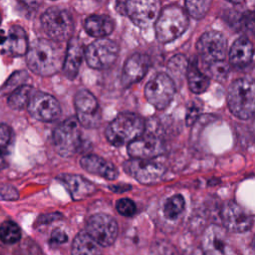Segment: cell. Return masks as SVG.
Masks as SVG:
<instances>
[{
  "label": "cell",
  "mask_w": 255,
  "mask_h": 255,
  "mask_svg": "<svg viewBox=\"0 0 255 255\" xmlns=\"http://www.w3.org/2000/svg\"><path fill=\"white\" fill-rule=\"evenodd\" d=\"M144 128V121L139 116L132 113H122L107 127L106 137L113 145L121 146L142 135Z\"/></svg>",
  "instance_id": "cell-3"
},
{
  "label": "cell",
  "mask_w": 255,
  "mask_h": 255,
  "mask_svg": "<svg viewBox=\"0 0 255 255\" xmlns=\"http://www.w3.org/2000/svg\"><path fill=\"white\" fill-rule=\"evenodd\" d=\"M59 179L74 200H82L96 192L95 184L79 174H61Z\"/></svg>",
  "instance_id": "cell-19"
},
{
  "label": "cell",
  "mask_w": 255,
  "mask_h": 255,
  "mask_svg": "<svg viewBox=\"0 0 255 255\" xmlns=\"http://www.w3.org/2000/svg\"><path fill=\"white\" fill-rule=\"evenodd\" d=\"M125 171L142 184H153L162 179L165 166L153 159L130 158L123 164Z\"/></svg>",
  "instance_id": "cell-13"
},
{
  "label": "cell",
  "mask_w": 255,
  "mask_h": 255,
  "mask_svg": "<svg viewBox=\"0 0 255 255\" xmlns=\"http://www.w3.org/2000/svg\"><path fill=\"white\" fill-rule=\"evenodd\" d=\"M32 96V87L22 85L8 96L7 104L13 110H22L28 106Z\"/></svg>",
  "instance_id": "cell-28"
},
{
  "label": "cell",
  "mask_w": 255,
  "mask_h": 255,
  "mask_svg": "<svg viewBox=\"0 0 255 255\" xmlns=\"http://www.w3.org/2000/svg\"><path fill=\"white\" fill-rule=\"evenodd\" d=\"M84 28L90 36L101 39L114 31L115 23L108 15H91L85 20Z\"/></svg>",
  "instance_id": "cell-24"
},
{
  "label": "cell",
  "mask_w": 255,
  "mask_h": 255,
  "mask_svg": "<svg viewBox=\"0 0 255 255\" xmlns=\"http://www.w3.org/2000/svg\"><path fill=\"white\" fill-rule=\"evenodd\" d=\"M116 209L117 211L127 217H130L135 214L136 206L134 202L129 198H121L116 202Z\"/></svg>",
  "instance_id": "cell-35"
},
{
  "label": "cell",
  "mask_w": 255,
  "mask_h": 255,
  "mask_svg": "<svg viewBox=\"0 0 255 255\" xmlns=\"http://www.w3.org/2000/svg\"><path fill=\"white\" fill-rule=\"evenodd\" d=\"M41 26L48 39L60 43L71 38L74 21L66 9L52 7L42 14Z\"/></svg>",
  "instance_id": "cell-5"
},
{
  "label": "cell",
  "mask_w": 255,
  "mask_h": 255,
  "mask_svg": "<svg viewBox=\"0 0 255 255\" xmlns=\"http://www.w3.org/2000/svg\"><path fill=\"white\" fill-rule=\"evenodd\" d=\"M175 94V83L164 73L154 75L144 87L146 101L157 110H164L172 102Z\"/></svg>",
  "instance_id": "cell-8"
},
{
  "label": "cell",
  "mask_w": 255,
  "mask_h": 255,
  "mask_svg": "<svg viewBox=\"0 0 255 255\" xmlns=\"http://www.w3.org/2000/svg\"><path fill=\"white\" fill-rule=\"evenodd\" d=\"M206 67L209 75L217 81L224 80L229 73V64L226 61L216 62Z\"/></svg>",
  "instance_id": "cell-34"
},
{
  "label": "cell",
  "mask_w": 255,
  "mask_h": 255,
  "mask_svg": "<svg viewBox=\"0 0 255 255\" xmlns=\"http://www.w3.org/2000/svg\"><path fill=\"white\" fill-rule=\"evenodd\" d=\"M56 151L64 157L74 155L80 150L82 136L80 124L75 118H69L56 127L53 132Z\"/></svg>",
  "instance_id": "cell-6"
},
{
  "label": "cell",
  "mask_w": 255,
  "mask_h": 255,
  "mask_svg": "<svg viewBox=\"0 0 255 255\" xmlns=\"http://www.w3.org/2000/svg\"><path fill=\"white\" fill-rule=\"evenodd\" d=\"M203 255H229V248L226 236L221 227L217 225L209 226L202 240Z\"/></svg>",
  "instance_id": "cell-18"
},
{
  "label": "cell",
  "mask_w": 255,
  "mask_h": 255,
  "mask_svg": "<svg viewBox=\"0 0 255 255\" xmlns=\"http://www.w3.org/2000/svg\"><path fill=\"white\" fill-rule=\"evenodd\" d=\"M120 9L126 13L130 21L139 28H148L153 25L160 12L159 0H122Z\"/></svg>",
  "instance_id": "cell-7"
},
{
  "label": "cell",
  "mask_w": 255,
  "mask_h": 255,
  "mask_svg": "<svg viewBox=\"0 0 255 255\" xmlns=\"http://www.w3.org/2000/svg\"><path fill=\"white\" fill-rule=\"evenodd\" d=\"M21 238L20 227L12 220H6L0 225V240L6 244H14Z\"/></svg>",
  "instance_id": "cell-31"
},
{
  "label": "cell",
  "mask_w": 255,
  "mask_h": 255,
  "mask_svg": "<svg viewBox=\"0 0 255 255\" xmlns=\"http://www.w3.org/2000/svg\"><path fill=\"white\" fill-rule=\"evenodd\" d=\"M64 57L65 52L58 42L40 38L29 47L26 53V62L33 73L48 77L62 69Z\"/></svg>",
  "instance_id": "cell-1"
},
{
  "label": "cell",
  "mask_w": 255,
  "mask_h": 255,
  "mask_svg": "<svg viewBox=\"0 0 255 255\" xmlns=\"http://www.w3.org/2000/svg\"><path fill=\"white\" fill-rule=\"evenodd\" d=\"M1 20H2V17H1V13H0V24H1Z\"/></svg>",
  "instance_id": "cell-44"
},
{
  "label": "cell",
  "mask_w": 255,
  "mask_h": 255,
  "mask_svg": "<svg viewBox=\"0 0 255 255\" xmlns=\"http://www.w3.org/2000/svg\"><path fill=\"white\" fill-rule=\"evenodd\" d=\"M187 13L194 19H202L211 6V0H184Z\"/></svg>",
  "instance_id": "cell-32"
},
{
  "label": "cell",
  "mask_w": 255,
  "mask_h": 255,
  "mask_svg": "<svg viewBox=\"0 0 255 255\" xmlns=\"http://www.w3.org/2000/svg\"><path fill=\"white\" fill-rule=\"evenodd\" d=\"M84 58L85 51L83 49L82 43L77 38H71L65 52L62 67L63 73L68 79L74 80L77 77Z\"/></svg>",
  "instance_id": "cell-20"
},
{
  "label": "cell",
  "mask_w": 255,
  "mask_h": 255,
  "mask_svg": "<svg viewBox=\"0 0 255 255\" xmlns=\"http://www.w3.org/2000/svg\"><path fill=\"white\" fill-rule=\"evenodd\" d=\"M4 52L11 56H23L29 49L28 37L25 30L20 26H13L9 29L5 41L2 44Z\"/></svg>",
  "instance_id": "cell-22"
},
{
  "label": "cell",
  "mask_w": 255,
  "mask_h": 255,
  "mask_svg": "<svg viewBox=\"0 0 255 255\" xmlns=\"http://www.w3.org/2000/svg\"><path fill=\"white\" fill-rule=\"evenodd\" d=\"M188 26L186 12L177 5H168L160 10L154 23L158 42L168 43L181 36Z\"/></svg>",
  "instance_id": "cell-4"
},
{
  "label": "cell",
  "mask_w": 255,
  "mask_h": 255,
  "mask_svg": "<svg viewBox=\"0 0 255 255\" xmlns=\"http://www.w3.org/2000/svg\"><path fill=\"white\" fill-rule=\"evenodd\" d=\"M186 79L190 91L194 94L204 93L210 84L209 77L199 70L196 62H192L188 65Z\"/></svg>",
  "instance_id": "cell-26"
},
{
  "label": "cell",
  "mask_w": 255,
  "mask_h": 255,
  "mask_svg": "<svg viewBox=\"0 0 255 255\" xmlns=\"http://www.w3.org/2000/svg\"><path fill=\"white\" fill-rule=\"evenodd\" d=\"M199 113H200V108L195 103L189 106L186 112V125L188 126L192 125L198 119Z\"/></svg>",
  "instance_id": "cell-38"
},
{
  "label": "cell",
  "mask_w": 255,
  "mask_h": 255,
  "mask_svg": "<svg viewBox=\"0 0 255 255\" xmlns=\"http://www.w3.org/2000/svg\"><path fill=\"white\" fill-rule=\"evenodd\" d=\"M119 47L113 40L101 38L91 43L85 50L87 64L93 69H107L117 60Z\"/></svg>",
  "instance_id": "cell-11"
},
{
  "label": "cell",
  "mask_w": 255,
  "mask_h": 255,
  "mask_svg": "<svg viewBox=\"0 0 255 255\" xmlns=\"http://www.w3.org/2000/svg\"><path fill=\"white\" fill-rule=\"evenodd\" d=\"M196 50L206 66L216 62L225 61L227 55L226 38L218 31L205 32L198 39Z\"/></svg>",
  "instance_id": "cell-9"
},
{
  "label": "cell",
  "mask_w": 255,
  "mask_h": 255,
  "mask_svg": "<svg viewBox=\"0 0 255 255\" xmlns=\"http://www.w3.org/2000/svg\"><path fill=\"white\" fill-rule=\"evenodd\" d=\"M188 62L183 55H175L173 56L167 64V70L169 73V77L172 81H181L184 76H186Z\"/></svg>",
  "instance_id": "cell-30"
},
{
  "label": "cell",
  "mask_w": 255,
  "mask_h": 255,
  "mask_svg": "<svg viewBox=\"0 0 255 255\" xmlns=\"http://www.w3.org/2000/svg\"><path fill=\"white\" fill-rule=\"evenodd\" d=\"M254 55V47L246 37L234 41L229 51V62L235 67L243 68L250 64Z\"/></svg>",
  "instance_id": "cell-23"
},
{
  "label": "cell",
  "mask_w": 255,
  "mask_h": 255,
  "mask_svg": "<svg viewBox=\"0 0 255 255\" xmlns=\"http://www.w3.org/2000/svg\"><path fill=\"white\" fill-rule=\"evenodd\" d=\"M24 5L30 7V8H36L39 5H41L42 0H20Z\"/></svg>",
  "instance_id": "cell-41"
},
{
  "label": "cell",
  "mask_w": 255,
  "mask_h": 255,
  "mask_svg": "<svg viewBox=\"0 0 255 255\" xmlns=\"http://www.w3.org/2000/svg\"><path fill=\"white\" fill-rule=\"evenodd\" d=\"M240 24L243 30L255 37V12L254 11H246L240 19Z\"/></svg>",
  "instance_id": "cell-36"
},
{
  "label": "cell",
  "mask_w": 255,
  "mask_h": 255,
  "mask_svg": "<svg viewBox=\"0 0 255 255\" xmlns=\"http://www.w3.org/2000/svg\"><path fill=\"white\" fill-rule=\"evenodd\" d=\"M221 220L225 229L236 233L249 230L253 223L252 216L234 201H229L223 205Z\"/></svg>",
  "instance_id": "cell-16"
},
{
  "label": "cell",
  "mask_w": 255,
  "mask_h": 255,
  "mask_svg": "<svg viewBox=\"0 0 255 255\" xmlns=\"http://www.w3.org/2000/svg\"><path fill=\"white\" fill-rule=\"evenodd\" d=\"M27 76L28 74L25 71H19L14 73L8 79V81L3 85V87L0 89V95L4 96V95L11 94L14 90L24 85V82L27 79Z\"/></svg>",
  "instance_id": "cell-33"
},
{
  "label": "cell",
  "mask_w": 255,
  "mask_h": 255,
  "mask_svg": "<svg viewBox=\"0 0 255 255\" xmlns=\"http://www.w3.org/2000/svg\"><path fill=\"white\" fill-rule=\"evenodd\" d=\"M150 66L149 57L143 53H134L124 65L122 84L128 87L139 82L147 73Z\"/></svg>",
  "instance_id": "cell-17"
},
{
  "label": "cell",
  "mask_w": 255,
  "mask_h": 255,
  "mask_svg": "<svg viewBox=\"0 0 255 255\" xmlns=\"http://www.w3.org/2000/svg\"><path fill=\"white\" fill-rule=\"evenodd\" d=\"M185 207V201L182 195L180 194H174L170 197H168L162 207L163 215L170 220L176 219L184 210Z\"/></svg>",
  "instance_id": "cell-29"
},
{
  "label": "cell",
  "mask_w": 255,
  "mask_h": 255,
  "mask_svg": "<svg viewBox=\"0 0 255 255\" xmlns=\"http://www.w3.org/2000/svg\"><path fill=\"white\" fill-rule=\"evenodd\" d=\"M118 223L114 217L106 213H97L89 217L86 232L100 245L108 247L114 244L118 236Z\"/></svg>",
  "instance_id": "cell-12"
},
{
  "label": "cell",
  "mask_w": 255,
  "mask_h": 255,
  "mask_svg": "<svg viewBox=\"0 0 255 255\" xmlns=\"http://www.w3.org/2000/svg\"><path fill=\"white\" fill-rule=\"evenodd\" d=\"M163 152V141L152 133L140 135L128 145V153L131 158L153 159Z\"/></svg>",
  "instance_id": "cell-15"
},
{
  "label": "cell",
  "mask_w": 255,
  "mask_h": 255,
  "mask_svg": "<svg viewBox=\"0 0 255 255\" xmlns=\"http://www.w3.org/2000/svg\"><path fill=\"white\" fill-rule=\"evenodd\" d=\"M27 109L31 117L41 122H53L61 115V106L58 100L44 92L33 94Z\"/></svg>",
  "instance_id": "cell-14"
},
{
  "label": "cell",
  "mask_w": 255,
  "mask_h": 255,
  "mask_svg": "<svg viewBox=\"0 0 255 255\" xmlns=\"http://www.w3.org/2000/svg\"><path fill=\"white\" fill-rule=\"evenodd\" d=\"M72 255H101V246L86 232H79L72 243Z\"/></svg>",
  "instance_id": "cell-25"
},
{
  "label": "cell",
  "mask_w": 255,
  "mask_h": 255,
  "mask_svg": "<svg viewBox=\"0 0 255 255\" xmlns=\"http://www.w3.org/2000/svg\"><path fill=\"white\" fill-rule=\"evenodd\" d=\"M51 241L56 244L66 243L68 241V235L63 229L56 228L51 233Z\"/></svg>",
  "instance_id": "cell-39"
},
{
  "label": "cell",
  "mask_w": 255,
  "mask_h": 255,
  "mask_svg": "<svg viewBox=\"0 0 255 255\" xmlns=\"http://www.w3.org/2000/svg\"><path fill=\"white\" fill-rule=\"evenodd\" d=\"M83 169L89 173L99 175L108 180H114L118 177L117 167L105 158L96 154H87L80 159Z\"/></svg>",
  "instance_id": "cell-21"
},
{
  "label": "cell",
  "mask_w": 255,
  "mask_h": 255,
  "mask_svg": "<svg viewBox=\"0 0 255 255\" xmlns=\"http://www.w3.org/2000/svg\"><path fill=\"white\" fill-rule=\"evenodd\" d=\"M13 144V131L10 127L0 124V169L8 165V158Z\"/></svg>",
  "instance_id": "cell-27"
},
{
  "label": "cell",
  "mask_w": 255,
  "mask_h": 255,
  "mask_svg": "<svg viewBox=\"0 0 255 255\" xmlns=\"http://www.w3.org/2000/svg\"><path fill=\"white\" fill-rule=\"evenodd\" d=\"M253 133H254V137H255V119L253 122Z\"/></svg>",
  "instance_id": "cell-43"
},
{
  "label": "cell",
  "mask_w": 255,
  "mask_h": 255,
  "mask_svg": "<svg viewBox=\"0 0 255 255\" xmlns=\"http://www.w3.org/2000/svg\"><path fill=\"white\" fill-rule=\"evenodd\" d=\"M62 218V214L61 213H57V212H53V213H48V214H43L41 216H39L37 222L39 224H47L50 223L52 221L55 220H59Z\"/></svg>",
  "instance_id": "cell-40"
},
{
  "label": "cell",
  "mask_w": 255,
  "mask_h": 255,
  "mask_svg": "<svg viewBox=\"0 0 255 255\" xmlns=\"http://www.w3.org/2000/svg\"><path fill=\"white\" fill-rule=\"evenodd\" d=\"M19 191L16 187L6 183H0V200H17Z\"/></svg>",
  "instance_id": "cell-37"
},
{
  "label": "cell",
  "mask_w": 255,
  "mask_h": 255,
  "mask_svg": "<svg viewBox=\"0 0 255 255\" xmlns=\"http://www.w3.org/2000/svg\"><path fill=\"white\" fill-rule=\"evenodd\" d=\"M227 105L231 114L240 120L255 116V80L246 77L233 81L227 91Z\"/></svg>",
  "instance_id": "cell-2"
},
{
  "label": "cell",
  "mask_w": 255,
  "mask_h": 255,
  "mask_svg": "<svg viewBox=\"0 0 255 255\" xmlns=\"http://www.w3.org/2000/svg\"><path fill=\"white\" fill-rule=\"evenodd\" d=\"M74 104L77 121L81 126L87 128H94L100 126L102 121L101 108L98 100L90 91L86 89L78 91Z\"/></svg>",
  "instance_id": "cell-10"
},
{
  "label": "cell",
  "mask_w": 255,
  "mask_h": 255,
  "mask_svg": "<svg viewBox=\"0 0 255 255\" xmlns=\"http://www.w3.org/2000/svg\"><path fill=\"white\" fill-rule=\"evenodd\" d=\"M227 1H229V2H231V3H234V4H239V3L243 2L244 0H227Z\"/></svg>",
  "instance_id": "cell-42"
}]
</instances>
